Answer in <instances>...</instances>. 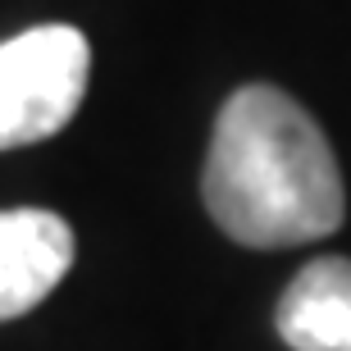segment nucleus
<instances>
[{"label": "nucleus", "instance_id": "nucleus-1", "mask_svg": "<svg viewBox=\"0 0 351 351\" xmlns=\"http://www.w3.org/2000/svg\"><path fill=\"white\" fill-rule=\"evenodd\" d=\"M210 219L256 251L328 237L347 215L342 169L324 128L269 82L223 101L201 173Z\"/></svg>", "mask_w": 351, "mask_h": 351}, {"label": "nucleus", "instance_id": "nucleus-3", "mask_svg": "<svg viewBox=\"0 0 351 351\" xmlns=\"http://www.w3.org/2000/svg\"><path fill=\"white\" fill-rule=\"evenodd\" d=\"M73 265V228L55 210H0V324L51 297Z\"/></svg>", "mask_w": 351, "mask_h": 351}, {"label": "nucleus", "instance_id": "nucleus-2", "mask_svg": "<svg viewBox=\"0 0 351 351\" xmlns=\"http://www.w3.org/2000/svg\"><path fill=\"white\" fill-rule=\"evenodd\" d=\"M91 46L78 27L41 23L0 41V151L46 142L87 96Z\"/></svg>", "mask_w": 351, "mask_h": 351}, {"label": "nucleus", "instance_id": "nucleus-4", "mask_svg": "<svg viewBox=\"0 0 351 351\" xmlns=\"http://www.w3.org/2000/svg\"><path fill=\"white\" fill-rule=\"evenodd\" d=\"M278 338L292 351H351V261L319 256L278 301Z\"/></svg>", "mask_w": 351, "mask_h": 351}]
</instances>
